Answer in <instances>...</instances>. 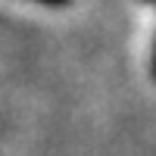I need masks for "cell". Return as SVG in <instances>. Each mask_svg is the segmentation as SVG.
<instances>
[{
	"instance_id": "cell-1",
	"label": "cell",
	"mask_w": 156,
	"mask_h": 156,
	"mask_svg": "<svg viewBox=\"0 0 156 156\" xmlns=\"http://www.w3.org/2000/svg\"><path fill=\"white\" fill-rule=\"evenodd\" d=\"M31 3H41V6H69L72 0H31Z\"/></svg>"
},
{
	"instance_id": "cell-2",
	"label": "cell",
	"mask_w": 156,
	"mask_h": 156,
	"mask_svg": "<svg viewBox=\"0 0 156 156\" xmlns=\"http://www.w3.org/2000/svg\"><path fill=\"white\" fill-rule=\"evenodd\" d=\"M150 72H153V81H156V41H153V59H150Z\"/></svg>"
},
{
	"instance_id": "cell-3",
	"label": "cell",
	"mask_w": 156,
	"mask_h": 156,
	"mask_svg": "<svg viewBox=\"0 0 156 156\" xmlns=\"http://www.w3.org/2000/svg\"><path fill=\"white\" fill-rule=\"evenodd\" d=\"M144 3H156V0H144Z\"/></svg>"
}]
</instances>
